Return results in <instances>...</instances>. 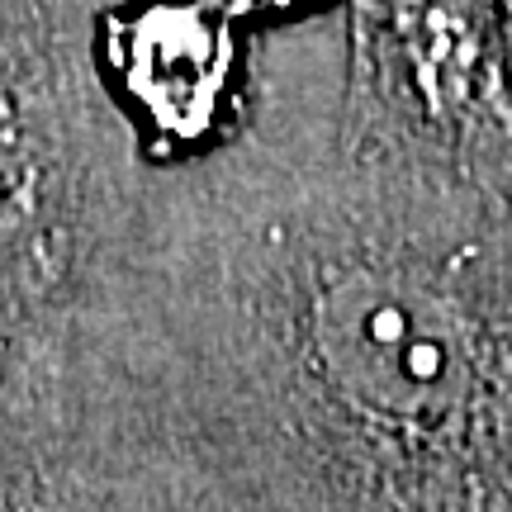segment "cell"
<instances>
[{
	"instance_id": "6da1fadb",
	"label": "cell",
	"mask_w": 512,
	"mask_h": 512,
	"mask_svg": "<svg viewBox=\"0 0 512 512\" xmlns=\"http://www.w3.org/2000/svg\"><path fill=\"white\" fill-rule=\"evenodd\" d=\"M332 380L380 413H432L465 380V337L432 290L399 275H347L318 304Z\"/></svg>"
},
{
	"instance_id": "7a4b0ae2",
	"label": "cell",
	"mask_w": 512,
	"mask_h": 512,
	"mask_svg": "<svg viewBox=\"0 0 512 512\" xmlns=\"http://www.w3.org/2000/svg\"><path fill=\"white\" fill-rule=\"evenodd\" d=\"M128 86L152 119L171 133H200L219 105L228 48L204 15L185 5H157L133 19L124 43Z\"/></svg>"
},
{
	"instance_id": "3957f363",
	"label": "cell",
	"mask_w": 512,
	"mask_h": 512,
	"mask_svg": "<svg viewBox=\"0 0 512 512\" xmlns=\"http://www.w3.org/2000/svg\"><path fill=\"white\" fill-rule=\"evenodd\" d=\"M223 5H233V10H256V5H285V0H223Z\"/></svg>"
}]
</instances>
